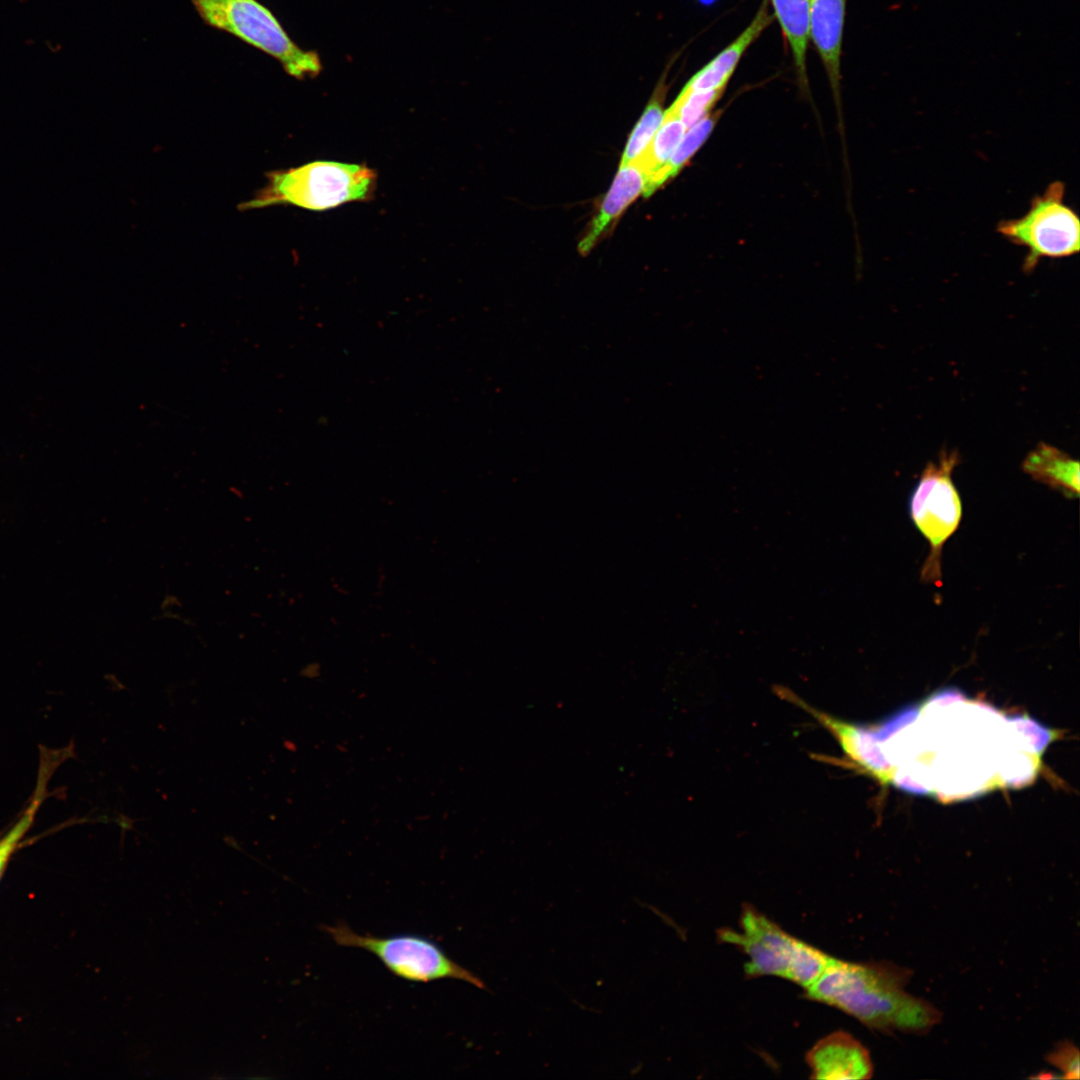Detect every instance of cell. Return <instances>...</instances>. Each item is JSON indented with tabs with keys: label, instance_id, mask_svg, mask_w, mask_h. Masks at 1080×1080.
<instances>
[{
	"label": "cell",
	"instance_id": "cell-13",
	"mask_svg": "<svg viewBox=\"0 0 1080 1080\" xmlns=\"http://www.w3.org/2000/svg\"><path fill=\"white\" fill-rule=\"evenodd\" d=\"M770 2L783 36L790 46L799 85L802 89H807L806 53L810 40V0H770Z\"/></svg>",
	"mask_w": 1080,
	"mask_h": 1080
},
{
	"label": "cell",
	"instance_id": "cell-12",
	"mask_svg": "<svg viewBox=\"0 0 1080 1080\" xmlns=\"http://www.w3.org/2000/svg\"><path fill=\"white\" fill-rule=\"evenodd\" d=\"M1022 467L1034 480L1068 497L1079 495V463L1054 446L1039 443L1026 456Z\"/></svg>",
	"mask_w": 1080,
	"mask_h": 1080
},
{
	"label": "cell",
	"instance_id": "cell-2",
	"mask_svg": "<svg viewBox=\"0 0 1080 1080\" xmlns=\"http://www.w3.org/2000/svg\"><path fill=\"white\" fill-rule=\"evenodd\" d=\"M377 172L365 164L314 161L298 167L271 171L266 185L241 209L290 204L324 211L350 202L373 199Z\"/></svg>",
	"mask_w": 1080,
	"mask_h": 1080
},
{
	"label": "cell",
	"instance_id": "cell-6",
	"mask_svg": "<svg viewBox=\"0 0 1080 1080\" xmlns=\"http://www.w3.org/2000/svg\"><path fill=\"white\" fill-rule=\"evenodd\" d=\"M323 929L340 946L360 948L374 954L393 975L403 980L428 983L455 979L487 990L479 977L453 961L439 945L425 936L410 933L388 937L362 935L342 922Z\"/></svg>",
	"mask_w": 1080,
	"mask_h": 1080
},
{
	"label": "cell",
	"instance_id": "cell-15",
	"mask_svg": "<svg viewBox=\"0 0 1080 1080\" xmlns=\"http://www.w3.org/2000/svg\"><path fill=\"white\" fill-rule=\"evenodd\" d=\"M714 123L715 117L708 114L688 129L687 134L683 136L667 164L652 176L645 178L643 190L645 197L650 196L667 180L677 175L680 169L707 139L713 129Z\"/></svg>",
	"mask_w": 1080,
	"mask_h": 1080
},
{
	"label": "cell",
	"instance_id": "cell-5",
	"mask_svg": "<svg viewBox=\"0 0 1080 1080\" xmlns=\"http://www.w3.org/2000/svg\"><path fill=\"white\" fill-rule=\"evenodd\" d=\"M1066 186L1051 182L1030 202L1019 218L998 223L997 232L1014 245L1027 249L1023 271L1032 272L1044 259H1061L1080 251V219L1065 202Z\"/></svg>",
	"mask_w": 1080,
	"mask_h": 1080
},
{
	"label": "cell",
	"instance_id": "cell-11",
	"mask_svg": "<svg viewBox=\"0 0 1080 1080\" xmlns=\"http://www.w3.org/2000/svg\"><path fill=\"white\" fill-rule=\"evenodd\" d=\"M645 175L635 164L620 166L614 181L585 235L578 244L581 255H587L610 225L643 193Z\"/></svg>",
	"mask_w": 1080,
	"mask_h": 1080
},
{
	"label": "cell",
	"instance_id": "cell-14",
	"mask_svg": "<svg viewBox=\"0 0 1080 1080\" xmlns=\"http://www.w3.org/2000/svg\"><path fill=\"white\" fill-rule=\"evenodd\" d=\"M685 130V125L670 106L665 112L658 132L642 155L632 164L642 170L645 178L652 176L667 164L683 138Z\"/></svg>",
	"mask_w": 1080,
	"mask_h": 1080
},
{
	"label": "cell",
	"instance_id": "cell-17",
	"mask_svg": "<svg viewBox=\"0 0 1080 1080\" xmlns=\"http://www.w3.org/2000/svg\"><path fill=\"white\" fill-rule=\"evenodd\" d=\"M665 112L659 95L652 98L632 130L623 152L620 166L634 163L646 150L661 126Z\"/></svg>",
	"mask_w": 1080,
	"mask_h": 1080
},
{
	"label": "cell",
	"instance_id": "cell-19",
	"mask_svg": "<svg viewBox=\"0 0 1080 1080\" xmlns=\"http://www.w3.org/2000/svg\"><path fill=\"white\" fill-rule=\"evenodd\" d=\"M1047 1060L1060 1069L1064 1073L1065 1078H1079V1051L1071 1042H1061L1057 1048L1048 1055Z\"/></svg>",
	"mask_w": 1080,
	"mask_h": 1080
},
{
	"label": "cell",
	"instance_id": "cell-4",
	"mask_svg": "<svg viewBox=\"0 0 1080 1080\" xmlns=\"http://www.w3.org/2000/svg\"><path fill=\"white\" fill-rule=\"evenodd\" d=\"M202 21L276 59L298 80L322 70L315 51L304 50L288 35L274 13L258 0H191Z\"/></svg>",
	"mask_w": 1080,
	"mask_h": 1080
},
{
	"label": "cell",
	"instance_id": "cell-10",
	"mask_svg": "<svg viewBox=\"0 0 1080 1080\" xmlns=\"http://www.w3.org/2000/svg\"><path fill=\"white\" fill-rule=\"evenodd\" d=\"M768 0H763L753 20L745 30L685 85L691 91L725 89L741 57L748 47L772 24Z\"/></svg>",
	"mask_w": 1080,
	"mask_h": 1080
},
{
	"label": "cell",
	"instance_id": "cell-1",
	"mask_svg": "<svg viewBox=\"0 0 1080 1080\" xmlns=\"http://www.w3.org/2000/svg\"><path fill=\"white\" fill-rule=\"evenodd\" d=\"M909 969L887 961L850 962L831 957L818 979L805 989L808 999L856 1018L884 1033H927L941 1013L904 990Z\"/></svg>",
	"mask_w": 1080,
	"mask_h": 1080
},
{
	"label": "cell",
	"instance_id": "cell-8",
	"mask_svg": "<svg viewBox=\"0 0 1080 1080\" xmlns=\"http://www.w3.org/2000/svg\"><path fill=\"white\" fill-rule=\"evenodd\" d=\"M806 1060L814 1079H869L873 1074L868 1050L844 1031L820 1039L808 1051Z\"/></svg>",
	"mask_w": 1080,
	"mask_h": 1080
},
{
	"label": "cell",
	"instance_id": "cell-16",
	"mask_svg": "<svg viewBox=\"0 0 1080 1080\" xmlns=\"http://www.w3.org/2000/svg\"><path fill=\"white\" fill-rule=\"evenodd\" d=\"M54 758L47 756L41 758V764L39 769L38 782L33 793V798L29 805L25 809L24 813L18 819V821L11 827V829L0 839V877L2 872L10 858L11 854L16 848L17 843L24 836V834L31 827L35 815L37 814L45 794L47 792L46 786L50 775L52 774L53 767H56L53 762Z\"/></svg>",
	"mask_w": 1080,
	"mask_h": 1080
},
{
	"label": "cell",
	"instance_id": "cell-18",
	"mask_svg": "<svg viewBox=\"0 0 1080 1080\" xmlns=\"http://www.w3.org/2000/svg\"><path fill=\"white\" fill-rule=\"evenodd\" d=\"M724 90L691 91L684 87L671 107L686 129H689L708 115Z\"/></svg>",
	"mask_w": 1080,
	"mask_h": 1080
},
{
	"label": "cell",
	"instance_id": "cell-3",
	"mask_svg": "<svg viewBox=\"0 0 1080 1080\" xmlns=\"http://www.w3.org/2000/svg\"><path fill=\"white\" fill-rule=\"evenodd\" d=\"M740 930L720 929V941L737 946L747 956L749 977L776 976L808 988L824 971L831 957L817 947L787 933L777 923L745 904Z\"/></svg>",
	"mask_w": 1080,
	"mask_h": 1080
},
{
	"label": "cell",
	"instance_id": "cell-7",
	"mask_svg": "<svg viewBox=\"0 0 1080 1080\" xmlns=\"http://www.w3.org/2000/svg\"><path fill=\"white\" fill-rule=\"evenodd\" d=\"M958 462L956 451H942L937 461L926 465L910 499L911 518L930 545L921 570L922 580L928 583L940 582L942 546L956 531L962 516L961 500L952 480Z\"/></svg>",
	"mask_w": 1080,
	"mask_h": 1080
},
{
	"label": "cell",
	"instance_id": "cell-9",
	"mask_svg": "<svg viewBox=\"0 0 1080 1080\" xmlns=\"http://www.w3.org/2000/svg\"><path fill=\"white\" fill-rule=\"evenodd\" d=\"M846 0H810L809 34L839 102Z\"/></svg>",
	"mask_w": 1080,
	"mask_h": 1080
}]
</instances>
